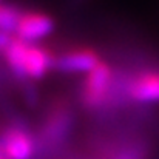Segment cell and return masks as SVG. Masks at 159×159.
I'll return each instance as SVG.
<instances>
[{"label": "cell", "mask_w": 159, "mask_h": 159, "mask_svg": "<svg viewBox=\"0 0 159 159\" xmlns=\"http://www.w3.org/2000/svg\"><path fill=\"white\" fill-rule=\"evenodd\" d=\"M111 84H113V71L105 62L101 60L90 73H87L82 90L84 104L90 108L101 107L107 99Z\"/></svg>", "instance_id": "6da1fadb"}, {"label": "cell", "mask_w": 159, "mask_h": 159, "mask_svg": "<svg viewBox=\"0 0 159 159\" xmlns=\"http://www.w3.org/2000/svg\"><path fill=\"white\" fill-rule=\"evenodd\" d=\"M53 30L54 20L51 16L40 11H26V12H22L14 33H16V37L28 43H34L36 40L47 37Z\"/></svg>", "instance_id": "7a4b0ae2"}, {"label": "cell", "mask_w": 159, "mask_h": 159, "mask_svg": "<svg viewBox=\"0 0 159 159\" xmlns=\"http://www.w3.org/2000/svg\"><path fill=\"white\" fill-rule=\"evenodd\" d=\"M101 62L99 56L91 48L71 50L54 59L53 68L60 73H90Z\"/></svg>", "instance_id": "3957f363"}, {"label": "cell", "mask_w": 159, "mask_h": 159, "mask_svg": "<svg viewBox=\"0 0 159 159\" xmlns=\"http://www.w3.org/2000/svg\"><path fill=\"white\" fill-rule=\"evenodd\" d=\"M0 147L6 159H30L34 153L31 136L19 127H11L2 133Z\"/></svg>", "instance_id": "277c9868"}, {"label": "cell", "mask_w": 159, "mask_h": 159, "mask_svg": "<svg viewBox=\"0 0 159 159\" xmlns=\"http://www.w3.org/2000/svg\"><path fill=\"white\" fill-rule=\"evenodd\" d=\"M128 94L138 102H156L159 101V73L147 71L138 76L128 85Z\"/></svg>", "instance_id": "5b68a950"}, {"label": "cell", "mask_w": 159, "mask_h": 159, "mask_svg": "<svg viewBox=\"0 0 159 159\" xmlns=\"http://www.w3.org/2000/svg\"><path fill=\"white\" fill-rule=\"evenodd\" d=\"M54 65L51 53L36 43H28L26 60H25V76L31 79H42Z\"/></svg>", "instance_id": "8992f818"}, {"label": "cell", "mask_w": 159, "mask_h": 159, "mask_svg": "<svg viewBox=\"0 0 159 159\" xmlns=\"http://www.w3.org/2000/svg\"><path fill=\"white\" fill-rule=\"evenodd\" d=\"M26 51H28V42L12 37L9 45L5 48L3 56L9 66V70L20 79H25V60H26Z\"/></svg>", "instance_id": "52a82bcc"}, {"label": "cell", "mask_w": 159, "mask_h": 159, "mask_svg": "<svg viewBox=\"0 0 159 159\" xmlns=\"http://www.w3.org/2000/svg\"><path fill=\"white\" fill-rule=\"evenodd\" d=\"M22 11L12 3H2L0 5V31L3 33H14L19 23Z\"/></svg>", "instance_id": "ba28073f"}, {"label": "cell", "mask_w": 159, "mask_h": 159, "mask_svg": "<svg viewBox=\"0 0 159 159\" xmlns=\"http://www.w3.org/2000/svg\"><path fill=\"white\" fill-rule=\"evenodd\" d=\"M68 125H70V116L65 111L54 113L47 127V136L51 139H60L62 134L66 131Z\"/></svg>", "instance_id": "9c48e42d"}, {"label": "cell", "mask_w": 159, "mask_h": 159, "mask_svg": "<svg viewBox=\"0 0 159 159\" xmlns=\"http://www.w3.org/2000/svg\"><path fill=\"white\" fill-rule=\"evenodd\" d=\"M2 3H3V0H0V5H2Z\"/></svg>", "instance_id": "30bf717a"}]
</instances>
